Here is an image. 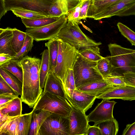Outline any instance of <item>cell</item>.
<instances>
[{
	"label": "cell",
	"instance_id": "6da1fadb",
	"mask_svg": "<svg viewBox=\"0 0 135 135\" xmlns=\"http://www.w3.org/2000/svg\"><path fill=\"white\" fill-rule=\"evenodd\" d=\"M41 60L27 55L20 60L23 72L22 102L32 108L43 93L40 85V70Z\"/></svg>",
	"mask_w": 135,
	"mask_h": 135
},
{
	"label": "cell",
	"instance_id": "7a4b0ae2",
	"mask_svg": "<svg viewBox=\"0 0 135 135\" xmlns=\"http://www.w3.org/2000/svg\"><path fill=\"white\" fill-rule=\"evenodd\" d=\"M78 25H73L67 22L56 38L74 47L79 52L87 49L100 52L99 46L102 43L97 42L88 37L81 30Z\"/></svg>",
	"mask_w": 135,
	"mask_h": 135
},
{
	"label": "cell",
	"instance_id": "3957f363",
	"mask_svg": "<svg viewBox=\"0 0 135 135\" xmlns=\"http://www.w3.org/2000/svg\"><path fill=\"white\" fill-rule=\"evenodd\" d=\"M111 56V74L123 76L127 73H135V56L134 50L123 47L117 44L108 45Z\"/></svg>",
	"mask_w": 135,
	"mask_h": 135
},
{
	"label": "cell",
	"instance_id": "277c9868",
	"mask_svg": "<svg viewBox=\"0 0 135 135\" xmlns=\"http://www.w3.org/2000/svg\"><path fill=\"white\" fill-rule=\"evenodd\" d=\"M79 54V52L74 47L59 40L56 65L53 72L61 80L63 85L71 70L73 69Z\"/></svg>",
	"mask_w": 135,
	"mask_h": 135
},
{
	"label": "cell",
	"instance_id": "5b68a950",
	"mask_svg": "<svg viewBox=\"0 0 135 135\" xmlns=\"http://www.w3.org/2000/svg\"><path fill=\"white\" fill-rule=\"evenodd\" d=\"M97 62L89 60L79 53L73 68L76 89L90 83L104 79L98 71Z\"/></svg>",
	"mask_w": 135,
	"mask_h": 135
},
{
	"label": "cell",
	"instance_id": "8992f818",
	"mask_svg": "<svg viewBox=\"0 0 135 135\" xmlns=\"http://www.w3.org/2000/svg\"><path fill=\"white\" fill-rule=\"evenodd\" d=\"M72 106L66 99L48 92L43 93L33 106L34 112L45 110L56 115L68 118Z\"/></svg>",
	"mask_w": 135,
	"mask_h": 135
},
{
	"label": "cell",
	"instance_id": "52a82bcc",
	"mask_svg": "<svg viewBox=\"0 0 135 135\" xmlns=\"http://www.w3.org/2000/svg\"><path fill=\"white\" fill-rule=\"evenodd\" d=\"M39 134V135H69V118L51 113L40 127Z\"/></svg>",
	"mask_w": 135,
	"mask_h": 135
},
{
	"label": "cell",
	"instance_id": "ba28073f",
	"mask_svg": "<svg viewBox=\"0 0 135 135\" xmlns=\"http://www.w3.org/2000/svg\"><path fill=\"white\" fill-rule=\"evenodd\" d=\"M66 16L63 15L60 17L57 21L42 27L27 28L25 32L36 41L49 40L56 38L67 22Z\"/></svg>",
	"mask_w": 135,
	"mask_h": 135
},
{
	"label": "cell",
	"instance_id": "9c48e42d",
	"mask_svg": "<svg viewBox=\"0 0 135 135\" xmlns=\"http://www.w3.org/2000/svg\"><path fill=\"white\" fill-rule=\"evenodd\" d=\"M55 0H6L7 12L15 8H22L49 16V12Z\"/></svg>",
	"mask_w": 135,
	"mask_h": 135
},
{
	"label": "cell",
	"instance_id": "30bf717a",
	"mask_svg": "<svg viewBox=\"0 0 135 135\" xmlns=\"http://www.w3.org/2000/svg\"><path fill=\"white\" fill-rule=\"evenodd\" d=\"M69 135H86L89 124L85 112L72 106L69 117Z\"/></svg>",
	"mask_w": 135,
	"mask_h": 135
},
{
	"label": "cell",
	"instance_id": "8fae6325",
	"mask_svg": "<svg viewBox=\"0 0 135 135\" xmlns=\"http://www.w3.org/2000/svg\"><path fill=\"white\" fill-rule=\"evenodd\" d=\"M116 102L114 101L103 99L87 116L89 122L94 123L114 119L113 110Z\"/></svg>",
	"mask_w": 135,
	"mask_h": 135
},
{
	"label": "cell",
	"instance_id": "7c38bea8",
	"mask_svg": "<svg viewBox=\"0 0 135 135\" xmlns=\"http://www.w3.org/2000/svg\"><path fill=\"white\" fill-rule=\"evenodd\" d=\"M96 98L108 100L115 99L129 101L135 100V87L127 84L115 86L97 97Z\"/></svg>",
	"mask_w": 135,
	"mask_h": 135
},
{
	"label": "cell",
	"instance_id": "4fadbf2b",
	"mask_svg": "<svg viewBox=\"0 0 135 135\" xmlns=\"http://www.w3.org/2000/svg\"><path fill=\"white\" fill-rule=\"evenodd\" d=\"M96 96L86 92L75 89L71 98L66 99L72 106L74 107L85 113L93 104Z\"/></svg>",
	"mask_w": 135,
	"mask_h": 135
},
{
	"label": "cell",
	"instance_id": "5bb4252c",
	"mask_svg": "<svg viewBox=\"0 0 135 135\" xmlns=\"http://www.w3.org/2000/svg\"><path fill=\"white\" fill-rule=\"evenodd\" d=\"M22 101L18 97L0 106V122L22 114Z\"/></svg>",
	"mask_w": 135,
	"mask_h": 135
},
{
	"label": "cell",
	"instance_id": "9a60e30c",
	"mask_svg": "<svg viewBox=\"0 0 135 135\" xmlns=\"http://www.w3.org/2000/svg\"><path fill=\"white\" fill-rule=\"evenodd\" d=\"M82 0H55L49 12V16L60 17L67 15Z\"/></svg>",
	"mask_w": 135,
	"mask_h": 135
},
{
	"label": "cell",
	"instance_id": "2e32d148",
	"mask_svg": "<svg viewBox=\"0 0 135 135\" xmlns=\"http://www.w3.org/2000/svg\"><path fill=\"white\" fill-rule=\"evenodd\" d=\"M135 4V0H122L111 6L93 18L95 20L117 16L129 9Z\"/></svg>",
	"mask_w": 135,
	"mask_h": 135
},
{
	"label": "cell",
	"instance_id": "e0dca14e",
	"mask_svg": "<svg viewBox=\"0 0 135 135\" xmlns=\"http://www.w3.org/2000/svg\"><path fill=\"white\" fill-rule=\"evenodd\" d=\"M46 92L66 99L61 81L51 70L47 76L45 84L43 93Z\"/></svg>",
	"mask_w": 135,
	"mask_h": 135
},
{
	"label": "cell",
	"instance_id": "ac0fdd59",
	"mask_svg": "<svg viewBox=\"0 0 135 135\" xmlns=\"http://www.w3.org/2000/svg\"><path fill=\"white\" fill-rule=\"evenodd\" d=\"M114 87L109 84L104 79L87 83L76 89L94 95L97 97Z\"/></svg>",
	"mask_w": 135,
	"mask_h": 135
},
{
	"label": "cell",
	"instance_id": "d6986e66",
	"mask_svg": "<svg viewBox=\"0 0 135 135\" xmlns=\"http://www.w3.org/2000/svg\"><path fill=\"white\" fill-rule=\"evenodd\" d=\"M13 36L12 28L7 27L0 29V54L4 53L12 56L16 53L13 50L11 45Z\"/></svg>",
	"mask_w": 135,
	"mask_h": 135
},
{
	"label": "cell",
	"instance_id": "ffe728a7",
	"mask_svg": "<svg viewBox=\"0 0 135 135\" xmlns=\"http://www.w3.org/2000/svg\"><path fill=\"white\" fill-rule=\"evenodd\" d=\"M122 0H90L87 17L93 18L96 15Z\"/></svg>",
	"mask_w": 135,
	"mask_h": 135
},
{
	"label": "cell",
	"instance_id": "44dd1931",
	"mask_svg": "<svg viewBox=\"0 0 135 135\" xmlns=\"http://www.w3.org/2000/svg\"><path fill=\"white\" fill-rule=\"evenodd\" d=\"M51 113L45 110H41L38 113L34 112L33 114L28 134L39 135V131L40 127L46 118Z\"/></svg>",
	"mask_w": 135,
	"mask_h": 135
},
{
	"label": "cell",
	"instance_id": "7402d4cb",
	"mask_svg": "<svg viewBox=\"0 0 135 135\" xmlns=\"http://www.w3.org/2000/svg\"><path fill=\"white\" fill-rule=\"evenodd\" d=\"M20 116L0 122V135H18V122Z\"/></svg>",
	"mask_w": 135,
	"mask_h": 135
},
{
	"label": "cell",
	"instance_id": "603a6c76",
	"mask_svg": "<svg viewBox=\"0 0 135 135\" xmlns=\"http://www.w3.org/2000/svg\"><path fill=\"white\" fill-rule=\"evenodd\" d=\"M41 62L40 70V85L42 89L44 88L47 76L50 71V59L47 49L44 50L41 54Z\"/></svg>",
	"mask_w": 135,
	"mask_h": 135
},
{
	"label": "cell",
	"instance_id": "cb8c5ba5",
	"mask_svg": "<svg viewBox=\"0 0 135 135\" xmlns=\"http://www.w3.org/2000/svg\"><path fill=\"white\" fill-rule=\"evenodd\" d=\"M100 129L102 135H116L119 129L118 122L115 119L94 123Z\"/></svg>",
	"mask_w": 135,
	"mask_h": 135
},
{
	"label": "cell",
	"instance_id": "d4e9b609",
	"mask_svg": "<svg viewBox=\"0 0 135 135\" xmlns=\"http://www.w3.org/2000/svg\"><path fill=\"white\" fill-rule=\"evenodd\" d=\"M59 17L47 16L46 17L30 19L21 18L22 21L27 28H36L53 23L59 19Z\"/></svg>",
	"mask_w": 135,
	"mask_h": 135
},
{
	"label": "cell",
	"instance_id": "484cf974",
	"mask_svg": "<svg viewBox=\"0 0 135 135\" xmlns=\"http://www.w3.org/2000/svg\"><path fill=\"white\" fill-rule=\"evenodd\" d=\"M47 47L50 59V70L53 72L56 67L58 53L59 40L56 38L51 39L45 43Z\"/></svg>",
	"mask_w": 135,
	"mask_h": 135
},
{
	"label": "cell",
	"instance_id": "4316f807",
	"mask_svg": "<svg viewBox=\"0 0 135 135\" xmlns=\"http://www.w3.org/2000/svg\"><path fill=\"white\" fill-rule=\"evenodd\" d=\"M0 68L13 74L22 83L23 69L20 60L17 59H12L0 66Z\"/></svg>",
	"mask_w": 135,
	"mask_h": 135
},
{
	"label": "cell",
	"instance_id": "83f0119b",
	"mask_svg": "<svg viewBox=\"0 0 135 135\" xmlns=\"http://www.w3.org/2000/svg\"><path fill=\"white\" fill-rule=\"evenodd\" d=\"M0 75L19 95H21L22 83L16 77L1 68H0Z\"/></svg>",
	"mask_w": 135,
	"mask_h": 135
},
{
	"label": "cell",
	"instance_id": "f1b7e54d",
	"mask_svg": "<svg viewBox=\"0 0 135 135\" xmlns=\"http://www.w3.org/2000/svg\"><path fill=\"white\" fill-rule=\"evenodd\" d=\"M33 110L30 112L22 114L19 117L18 125V135H27L30 129Z\"/></svg>",
	"mask_w": 135,
	"mask_h": 135
},
{
	"label": "cell",
	"instance_id": "f546056e",
	"mask_svg": "<svg viewBox=\"0 0 135 135\" xmlns=\"http://www.w3.org/2000/svg\"><path fill=\"white\" fill-rule=\"evenodd\" d=\"M13 36L11 45L12 49L16 54L19 52L24 44L27 33L16 28H12Z\"/></svg>",
	"mask_w": 135,
	"mask_h": 135
},
{
	"label": "cell",
	"instance_id": "4dcf8cb0",
	"mask_svg": "<svg viewBox=\"0 0 135 135\" xmlns=\"http://www.w3.org/2000/svg\"><path fill=\"white\" fill-rule=\"evenodd\" d=\"M17 17L30 19L44 18L49 16L41 13L22 8H15L11 10Z\"/></svg>",
	"mask_w": 135,
	"mask_h": 135
},
{
	"label": "cell",
	"instance_id": "1f68e13d",
	"mask_svg": "<svg viewBox=\"0 0 135 135\" xmlns=\"http://www.w3.org/2000/svg\"><path fill=\"white\" fill-rule=\"evenodd\" d=\"M34 40L32 36L27 33L23 45L19 52L13 56V59L20 60L23 57L27 56L33 46Z\"/></svg>",
	"mask_w": 135,
	"mask_h": 135
},
{
	"label": "cell",
	"instance_id": "d6a6232c",
	"mask_svg": "<svg viewBox=\"0 0 135 135\" xmlns=\"http://www.w3.org/2000/svg\"><path fill=\"white\" fill-rule=\"evenodd\" d=\"M63 86L66 98H71L76 89L73 69L71 70Z\"/></svg>",
	"mask_w": 135,
	"mask_h": 135
},
{
	"label": "cell",
	"instance_id": "836d02e7",
	"mask_svg": "<svg viewBox=\"0 0 135 135\" xmlns=\"http://www.w3.org/2000/svg\"><path fill=\"white\" fill-rule=\"evenodd\" d=\"M97 67L99 71L104 78L111 74L112 66L109 59L103 57L97 62Z\"/></svg>",
	"mask_w": 135,
	"mask_h": 135
},
{
	"label": "cell",
	"instance_id": "e575fe53",
	"mask_svg": "<svg viewBox=\"0 0 135 135\" xmlns=\"http://www.w3.org/2000/svg\"><path fill=\"white\" fill-rule=\"evenodd\" d=\"M118 28L121 34L131 44L135 46V32L122 23L117 24Z\"/></svg>",
	"mask_w": 135,
	"mask_h": 135
},
{
	"label": "cell",
	"instance_id": "d590c367",
	"mask_svg": "<svg viewBox=\"0 0 135 135\" xmlns=\"http://www.w3.org/2000/svg\"><path fill=\"white\" fill-rule=\"evenodd\" d=\"M82 1L75 8L70 11L67 15V22L73 25L80 23V13L82 4Z\"/></svg>",
	"mask_w": 135,
	"mask_h": 135
},
{
	"label": "cell",
	"instance_id": "8d00e7d4",
	"mask_svg": "<svg viewBox=\"0 0 135 135\" xmlns=\"http://www.w3.org/2000/svg\"><path fill=\"white\" fill-rule=\"evenodd\" d=\"M104 79L109 84L115 86L126 84L123 76L111 74Z\"/></svg>",
	"mask_w": 135,
	"mask_h": 135
},
{
	"label": "cell",
	"instance_id": "74e56055",
	"mask_svg": "<svg viewBox=\"0 0 135 135\" xmlns=\"http://www.w3.org/2000/svg\"><path fill=\"white\" fill-rule=\"evenodd\" d=\"M79 53L84 57L94 61H98L103 57L100 55V52L89 49L82 51Z\"/></svg>",
	"mask_w": 135,
	"mask_h": 135
},
{
	"label": "cell",
	"instance_id": "f35d334b",
	"mask_svg": "<svg viewBox=\"0 0 135 135\" xmlns=\"http://www.w3.org/2000/svg\"><path fill=\"white\" fill-rule=\"evenodd\" d=\"M9 93L19 96V94L0 75V94Z\"/></svg>",
	"mask_w": 135,
	"mask_h": 135
},
{
	"label": "cell",
	"instance_id": "ab89813d",
	"mask_svg": "<svg viewBox=\"0 0 135 135\" xmlns=\"http://www.w3.org/2000/svg\"><path fill=\"white\" fill-rule=\"evenodd\" d=\"M82 4L80 15V20H86L88 11L90 3V0H82Z\"/></svg>",
	"mask_w": 135,
	"mask_h": 135
},
{
	"label": "cell",
	"instance_id": "60d3db41",
	"mask_svg": "<svg viewBox=\"0 0 135 135\" xmlns=\"http://www.w3.org/2000/svg\"><path fill=\"white\" fill-rule=\"evenodd\" d=\"M18 97V96L9 93L0 94V106L11 101Z\"/></svg>",
	"mask_w": 135,
	"mask_h": 135
},
{
	"label": "cell",
	"instance_id": "b9f144b4",
	"mask_svg": "<svg viewBox=\"0 0 135 135\" xmlns=\"http://www.w3.org/2000/svg\"><path fill=\"white\" fill-rule=\"evenodd\" d=\"M123 76L126 84L135 87V73H126L124 74Z\"/></svg>",
	"mask_w": 135,
	"mask_h": 135
},
{
	"label": "cell",
	"instance_id": "7bdbcfd3",
	"mask_svg": "<svg viewBox=\"0 0 135 135\" xmlns=\"http://www.w3.org/2000/svg\"><path fill=\"white\" fill-rule=\"evenodd\" d=\"M123 135H135V122L128 124L123 132Z\"/></svg>",
	"mask_w": 135,
	"mask_h": 135
},
{
	"label": "cell",
	"instance_id": "ee69618b",
	"mask_svg": "<svg viewBox=\"0 0 135 135\" xmlns=\"http://www.w3.org/2000/svg\"><path fill=\"white\" fill-rule=\"evenodd\" d=\"M86 135H102L101 131L98 127L89 126L87 130Z\"/></svg>",
	"mask_w": 135,
	"mask_h": 135
},
{
	"label": "cell",
	"instance_id": "f6af8a7d",
	"mask_svg": "<svg viewBox=\"0 0 135 135\" xmlns=\"http://www.w3.org/2000/svg\"><path fill=\"white\" fill-rule=\"evenodd\" d=\"M132 15H135V4L128 9L119 14L118 16L121 17Z\"/></svg>",
	"mask_w": 135,
	"mask_h": 135
},
{
	"label": "cell",
	"instance_id": "bcb514c9",
	"mask_svg": "<svg viewBox=\"0 0 135 135\" xmlns=\"http://www.w3.org/2000/svg\"><path fill=\"white\" fill-rule=\"evenodd\" d=\"M13 56L8 54H0V66L9 60L13 59Z\"/></svg>",
	"mask_w": 135,
	"mask_h": 135
},
{
	"label": "cell",
	"instance_id": "7dc6e473",
	"mask_svg": "<svg viewBox=\"0 0 135 135\" xmlns=\"http://www.w3.org/2000/svg\"><path fill=\"white\" fill-rule=\"evenodd\" d=\"M7 12L6 8L4 1L0 0V19Z\"/></svg>",
	"mask_w": 135,
	"mask_h": 135
},
{
	"label": "cell",
	"instance_id": "c3c4849f",
	"mask_svg": "<svg viewBox=\"0 0 135 135\" xmlns=\"http://www.w3.org/2000/svg\"><path fill=\"white\" fill-rule=\"evenodd\" d=\"M80 23L83 26V27L86 29L88 30V31H89L91 33H93V32L89 28L87 27L85 25H84L82 22L81 21L80 22Z\"/></svg>",
	"mask_w": 135,
	"mask_h": 135
},
{
	"label": "cell",
	"instance_id": "681fc988",
	"mask_svg": "<svg viewBox=\"0 0 135 135\" xmlns=\"http://www.w3.org/2000/svg\"><path fill=\"white\" fill-rule=\"evenodd\" d=\"M133 54L135 56V50H134Z\"/></svg>",
	"mask_w": 135,
	"mask_h": 135
},
{
	"label": "cell",
	"instance_id": "f907efd6",
	"mask_svg": "<svg viewBox=\"0 0 135 135\" xmlns=\"http://www.w3.org/2000/svg\"><path fill=\"white\" fill-rule=\"evenodd\" d=\"M4 0V1H5V0Z\"/></svg>",
	"mask_w": 135,
	"mask_h": 135
}]
</instances>
